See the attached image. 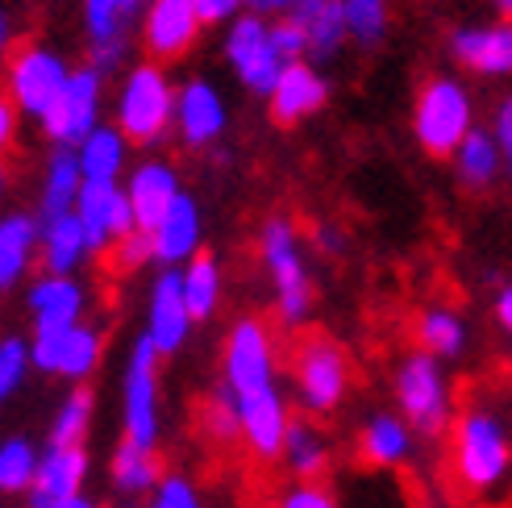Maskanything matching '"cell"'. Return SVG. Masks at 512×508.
Instances as JSON below:
<instances>
[{
	"mask_svg": "<svg viewBox=\"0 0 512 508\" xmlns=\"http://www.w3.org/2000/svg\"><path fill=\"white\" fill-rule=\"evenodd\" d=\"M42 454L30 438H5L0 442V492L5 496H30V488L38 484L42 471Z\"/></svg>",
	"mask_w": 512,
	"mask_h": 508,
	"instance_id": "obj_31",
	"label": "cell"
},
{
	"mask_svg": "<svg viewBox=\"0 0 512 508\" xmlns=\"http://www.w3.org/2000/svg\"><path fill=\"white\" fill-rule=\"evenodd\" d=\"M25 309H30L34 334L71 329V325H84L88 292L80 279H71V275H42L30 284V292H25Z\"/></svg>",
	"mask_w": 512,
	"mask_h": 508,
	"instance_id": "obj_16",
	"label": "cell"
},
{
	"mask_svg": "<svg viewBox=\"0 0 512 508\" xmlns=\"http://www.w3.org/2000/svg\"><path fill=\"white\" fill-rule=\"evenodd\" d=\"M417 142L429 155H458V146L471 134V96L458 80H429L417 96V117H413Z\"/></svg>",
	"mask_w": 512,
	"mask_h": 508,
	"instance_id": "obj_7",
	"label": "cell"
},
{
	"mask_svg": "<svg viewBox=\"0 0 512 508\" xmlns=\"http://www.w3.org/2000/svg\"><path fill=\"white\" fill-rule=\"evenodd\" d=\"M325 105V80L309 67V63H292L284 71V80L271 92V117L279 125H292L300 117H309Z\"/></svg>",
	"mask_w": 512,
	"mask_h": 508,
	"instance_id": "obj_24",
	"label": "cell"
},
{
	"mask_svg": "<svg viewBox=\"0 0 512 508\" xmlns=\"http://www.w3.org/2000/svg\"><path fill=\"white\" fill-rule=\"evenodd\" d=\"M146 259H155V238H150L146 230H134L130 238H121V242L113 246V267H117V271H134V267H142Z\"/></svg>",
	"mask_w": 512,
	"mask_h": 508,
	"instance_id": "obj_42",
	"label": "cell"
},
{
	"mask_svg": "<svg viewBox=\"0 0 512 508\" xmlns=\"http://www.w3.org/2000/svg\"><path fill=\"white\" fill-rule=\"evenodd\" d=\"M242 0H196V9L204 21H225V17H234L238 13Z\"/></svg>",
	"mask_w": 512,
	"mask_h": 508,
	"instance_id": "obj_45",
	"label": "cell"
},
{
	"mask_svg": "<svg viewBox=\"0 0 512 508\" xmlns=\"http://www.w3.org/2000/svg\"><path fill=\"white\" fill-rule=\"evenodd\" d=\"M271 46H275V55L292 67V63H304V55H309V34H304L292 17H284L271 25Z\"/></svg>",
	"mask_w": 512,
	"mask_h": 508,
	"instance_id": "obj_41",
	"label": "cell"
},
{
	"mask_svg": "<svg viewBox=\"0 0 512 508\" xmlns=\"http://www.w3.org/2000/svg\"><path fill=\"white\" fill-rule=\"evenodd\" d=\"M34 350V367L46 375L71 379L75 388H84V379L100 367V350H105V338H100L96 325H71V329H50V334H34L30 342Z\"/></svg>",
	"mask_w": 512,
	"mask_h": 508,
	"instance_id": "obj_9",
	"label": "cell"
},
{
	"mask_svg": "<svg viewBox=\"0 0 512 508\" xmlns=\"http://www.w3.org/2000/svg\"><path fill=\"white\" fill-rule=\"evenodd\" d=\"M225 55L234 63V71L242 75L246 88L267 92V96L279 88V80H284V71H288V63L279 59L271 46V25H263L254 13L234 21V30L225 38Z\"/></svg>",
	"mask_w": 512,
	"mask_h": 508,
	"instance_id": "obj_11",
	"label": "cell"
},
{
	"mask_svg": "<svg viewBox=\"0 0 512 508\" xmlns=\"http://www.w3.org/2000/svg\"><path fill=\"white\" fill-rule=\"evenodd\" d=\"M34 367V350H30V342L25 338H5L0 342V396H13L17 388H21V379H25V371Z\"/></svg>",
	"mask_w": 512,
	"mask_h": 508,
	"instance_id": "obj_40",
	"label": "cell"
},
{
	"mask_svg": "<svg viewBox=\"0 0 512 508\" xmlns=\"http://www.w3.org/2000/svg\"><path fill=\"white\" fill-rule=\"evenodd\" d=\"M125 196H130V205H134L138 230L155 234V225L167 217V209L179 200V184H175L171 167H163V163H146V167L134 171V180H130V188H125Z\"/></svg>",
	"mask_w": 512,
	"mask_h": 508,
	"instance_id": "obj_20",
	"label": "cell"
},
{
	"mask_svg": "<svg viewBox=\"0 0 512 508\" xmlns=\"http://www.w3.org/2000/svg\"><path fill=\"white\" fill-rule=\"evenodd\" d=\"M342 9H346L350 34L358 42H363V46L379 42L383 25H388V0H342Z\"/></svg>",
	"mask_w": 512,
	"mask_h": 508,
	"instance_id": "obj_38",
	"label": "cell"
},
{
	"mask_svg": "<svg viewBox=\"0 0 512 508\" xmlns=\"http://www.w3.org/2000/svg\"><path fill=\"white\" fill-rule=\"evenodd\" d=\"M221 384L238 404L246 454L259 463H279L296 417L288 413V396L275 375V338L259 317H242L225 334Z\"/></svg>",
	"mask_w": 512,
	"mask_h": 508,
	"instance_id": "obj_1",
	"label": "cell"
},
{
	"mask_svg": "<svg viewBox=\"0 0 512 508\" xmlns=\"http://www.w3.org/2000/svg\"><path fill=\"white\" fill-rule=\"evenodd\" d=\"M175 113H179V130H184V138L192 146L213 142L225 130V105H221V96L209 84H200V80H192L184 92H179Z\"/></svg>",
	"mask_w": 512,
	"mask_h": 508,
	"instance_id": "obj_27",
	"label": "cell"
},
{
	"mask_svg": "<svg viewBox=\"0 0 512 508\" xmlns=\"http://www.w3.org/2000/svg\"><path fill=\"white\" fill-rule=\"evenodd\" d=\"M84 254H92L88 246V230L80 217H59V221H42V267L46 275H71L80 267Z\"/></svg>",
	"mask_w": 512,
	"mask_h": 508,
	"instance_id": "obj_28",
	"label": "cell"
},
{
	"mask_svg": "<svg viewBox=\"0 0 512 508\" xmlns=\"http://www.w3.org/2000/svg\"><path fill=\"white\" fill-rule=\"evenodd\" d=\"M200 434L217 442V446H242V417H238V404L229 396L225 384H217L200 404Z\"/></svg>",
	"mask_w": 512,
	"mask_h": 508,
	"instance_id": "obj_36",
	"label": "cell"
},
{
	"mask_svg": "<svg viewBox=\"0 0 512 508\" xmlns=\"http://www.w3.org/2000/svg\"><path fill=\"white\" fill-rule=\"evenodd\" d=\"M392 396H396V413L413 425L417 438H442L446 429H454L458 413H454L450 375L433 354L425 350L404 354L392 375Z\"/></svg>",
	"mask_w": 512,
	"mask_h": 508,
	"instance_id": "obj_3",
	"label": "cell"
},
{
	"mask_svg": "<svg viewBox=\"0 0 512 508\" xmlns=\"http://www.w3.org/2000/svg\"><path fill=\"white\" fill-rule=\"evenodd\" d=\"M0 138H13V105H9V100H5V105H0Z\"/></svg>",
	"mask_w": 512,
	"mask_h": 508,
	"instance_id": "obj_48",
	"label": "cell"
},
{
	"mask_svg": "<svg viewBox=\"0 0 512 508\" xmlns=\"http://www.w3.org/2000/svg\"><path fill=\"white\" fill-rule=\"evenodd\" d=\"M417 454V434L400 413H371L358 429V459L367 467L392 471Z\"/></svg>",
	"mask_w": 512,
	"mask_h": 508,
	"instance_id": "obj_18",
	"label": "cell"
},
{
	"mask_svg": "<svg viewBox=\"0 0 512 508\" xmlns=\"http://www.w3.org/2000/svg\"><path fill=\"white\" fill-rule=\"evenodd\" d=\"M80 192H84V167H80V155H71L67 146H59L55 155H50L46 184H42V221L71 217L75 205H80Z\"/></svg>",
	"mask_w": 512,
	"mask_h": 508,
	"instance_id": "obj_26",
	"label": "cell"
},
{
	"mask_svg": "<svg viewBox=\"0 0 512 508\" xmlns=\"http://www.w3.org/2000/svg\"><path fill=\"white\" fill-rule=\"evenodd\" d=\"M275 508H338V496L325 484H292L279 492Z\"/></svg>",
	"mask_w": 512,
	"mask_h": 508,
	"instance_id": "obj_43",
	"label": "cell"
},
{
	"mask_svg": "<svg viewBox=\"0 0 512 508\" xmlns=\"http://www.w3.org/2000/svg\"><path fill=\"white\" fill-rule=\"evenodd\" d=\"M159 359L163 354L142 334L125 359L121 375V442L159 450L163 434V404H159Z\"/></svg>",
	"mask_w": 512,
	"mask_h": 508,
	"instance_id": "obj_5",
	"label": "cell"
},
{
	"mask_svg": "<svg viewBox=\"0 0 512 508\" xmlns=\"http://www.w3.org/2000/svg\"><path fill=\"white\" fill-rule=\"evenodd\" d=\"M192 313H188V300H184V279L179 271H163L150 288V304H146V338L155 346L163 359L179 354V346L188 342V329H192Z\"/></svg>",
	"mask_w": 512,
	"mask_h": 508,
	"instance_id": "obj_15",
	"label": "cell"
},
{
	"mask_svg": "<svg viewBox=\"0 0 512 508\" xmlns=\"http://www.w3.org/2000/svg\"><path fill=\"white\" fill-rule=\"evenodd\" d=\"M263 263L275 288L279 325H288V329L304 325L313 313V275L304 267V254H300V242L288 217H271L263 225Z\"/></svg>",
	"mask_w": 512,
	"mask_h": 508,
	"instance_id": "obj_4",
	"label": "cell"
},
{
	"mask_svg": "<svg viewBox=\"0 0 512 508\" xmlns=\"http://www.w3.org/2000/svg\"><path fill=\"white\" fill-rule=\"evenodd\" d=\"M458 175L471 184V188H488L492 180H496V171H500V142H496V134H488V130H471L467 134V142L458 146Z\"/></svg>",
	"mask_w": 512,
	"mask_h": 508,
	"instance_id": "obj_35",
	"label": "cell"
},
{
	"mask_svg": "<svg viewBox=\"0 0 512 508\" xmlns=\"http://www.w3.org/2000/svg\"><path fill=\"white\" fill-rule=\"evenodd\" d=\"M96 100H100V71H92V67L71 71L67 88L59 92V100L42 117L46 134L59 146H84L100 130L96 125Z\"/></svg>",
	"mask_w": 512,
	"mask_h": 508,
	"instance_id": "obj_12",
	"label": "cell"
},
{
	"mask_svg": "<svg viewBox=\"0 0 512 508\" xmlns=\"http://www.w3.org/2000/svg\"><path fill=\"white\" fill-rule=\"evenodd\" d=\"M179 105L159 67H134L117 96V130L134 142H155Z\"/></svg>",
	"mask_w": 512,
	"mask_h": 508,
	"instance_id": "obj_8",
	"label": "cell"
},
{
	"mask_svg": "<svg viewBox=\"0 0 512 508\" xmlns=\"http://www.w3.org/2000/svg\"><path fill=\"white\" fill-rule=\"evenodd\" d=\"M92 413H96V396L88 388H71L55 409V417H50L46 446H84L92 429Z\"/></svg>",
	"mask_w": 512,
	"mask_h": 508,
	"instance_id": "obj_33",
	"label": "cell"
},
{
	"mask_svg": "<svg viewBox=\"0 0 512 508\" xmlns=\"http://www.w3.org/2000/svg\"><path fill=\"white\" fill-rule=\"evenodd\" d=\"M288 17L300 25L304 34H309L313 59H329L346 42V30H350L342 0H296Z\"/></svg>",
	"mask_w": 512,
	"mask_h": 508,
	"instance_id": "obj_25",
	"label": "cell"
},
{
	"mask_svg": "<svg viewBox=\"0 0 512 508\" xmlns=\"http://www.w3.org/2000/svg\"><path fill=\"white\" fill-rule=\"evenodd\" d=\"M179 279H184V300H188L192 321L213 317L217 300H221V267L213 254H196V259L179 271Z\"/></svg>",
	"mask_w": 512,
	"mask_h": 508,
	"instance_id": "obj_34",
	"label": "cell"
},
{
	"mask_svg": "<svg viewBox=\"0 0 512 508\" xmlns=\"http://www.w3.org/2000/svg\"><path fill=\"white\" fill-rule=\"evenodd\" d=\"M454 59L483 75H508L512 71V21L492 25V30H458L454 34Z\"/></svg>",
	"mask_w": 512,
	"mask_h": 508,
	"instance_id": "obj_22",
	"label": "cell"
},
{
	"mask_svg": "<svg viewBox=\"0 0 512 508\" xmlns=\"http://www.w3.org/2000/svg\"><path fill=\"white\" fill-rule=\"evenodd\" d=\"M71 71L63 67L59 55H50L46 46H25L9 63V96L21 113H34L38 121L50 113V105L67 88Z\"/></svg>",
	"mask_w": 512,
	"mask_h": 508,
	"instance_id": "obj_10",
	"label": "cell"
},
{
	"mask_svg": "<svg viewBox=\"0 0 512 508\" xmlns=\"http://www.w3.org/2000/svg\"><path fill=\"white\" fill-rule=\"evenodd\" d=\"M450 471L471 496L496 492L512 471V438L504 417L483 400H471L450 429Z\"/></svg>",
	"mask_w": 512,
	"mask_h": 508,
	"instance_id": "obj_2",
	"label": "cell"
},
{
	"mask_svg": "<svg viewBox=\"0 0 512 508\" xmlns=\"http://www.w3.org/2000/svg\"><path fill=\"white\" fill-rule=\"evenodd\" d=\"M417 346L433 359H458L467 350V325L454 309H425L417 317Z\"/></svg>",
	"mask_w": 512,
	"mask_h": 508,
	"instance_id": "obj_30",
	"label": "cell"
},
{
	"mask_svg": "<svg viewBox=\"0 0 512 508\" xmlns=\"http://www.w3.org/2000/svg\"><path fill=\"white\" fill-rule=\"evenodd\" d=\"M250 5L259 9V13H279V9H292L296 0H250Z\"/></svg>",
	"mask_w": 512,
	"mask_h": 508,
	"instance_id": "obj_49",
	"label": "cell"
},
{
	"mask_svg": "<svg viewBox=\"0 0 512 508\" xmlns=\"http://www.w3.org/2000/svg\"><path fill=\"white\" fill-rule=\"evenodd\" d=\"M63 508H100V500H92V496H80V500H71V504H63Z\"/></svg>",
	"mask_w": 512,
	"mask_h": 508,
	"instance_id": "obj_50",
	"label": "cell"
},
{
	"mask_svg": "<svg viewBox=\"0 0 512 508\" xmlns=\"http://www.w3.org/2000/svg\"><path fill=\"white\" fill-rule=\"evenodd\" d=\"M163 463L159 450H146L134 442H117L113 459H109V488L121 504H142L150 492L163 484Z\"/></svg>",
	"mask_w": 512,
	"mask_h": 508,
	"instance_id": "obj_19",
	"label": "cell"
},
{
	"mask_svg": "<svg viewBox=\"0 0 512 508\" xmlns=\"http://www.w3.org/2000/svg\"><path fill=\"white\" fill-rule=\"evenodd\" d=\"M317 242H321L329 254H338V250H342V238H338L334 230H329V225H321V230H317Z\"/></svg>",
	"mask_w": 512,
	"mask_h": 508,
	"instance_id": "obj_47",
	"label": "cell"
},
{
	"mask_svg": "<svg viewBox=\"0 0 512 508\" xmlns=\"http://www.w3.org/2000/svg\"><path fill=\"white\" fill-rule=\"evenodd\" d=\"M38 246H42V221L25 217V213H13L0 221V288L17 284Z\"/></svg>",
	"mask_w": 512,
	"mask_h": 508,
	"instance_id": "obj_29",
	"label": "cell"
},
{
	"mask_svg": "<svg viewBox=\"0 0 512 508\" xmlns=\"http://www.w3.org/2000/svg\"><path fill=\"white\" fill-rule=\"evenodd\" d=\"M75 155L84 167V184H117V171L125 163V134L113 125H100Z\"/></svg>",
	"mask_w": 512,
	"mask_h": 508,
	"instance_id": "obj_32",
	"label": "cell"
},
{
	"mask_svg": "<svg viewBox=\"0 0 512 508\" xmlns=\"http://www.w3.org/2000/svg\"><path fill=\"white\" fill-rule=\"evenodd\" d=\"M88 450L84 446H46L42 454V471H38V484L25 496V508H63L71 500L88 496Z\"/></svg>",
	"mask_w": 512,
	"mask_h": 508,
	"instance_id": "obj_14",
	"label": "cell"
},
{
	"mask_svg": "<svg viewBox=\"0 0 512 508\" xmlns=\"http://www.w3.org/2000/svg\"><path fill=\"white\" fill-rule=\"evenodd\" d=\"M142 508H209V504H204L200 488L192 484L184 471H167L163 484L142 500Z\"/></svg>",
	"mask_w": 512,
	"mask_h": 508,
	"instance_id": "obj_39",
	"label": "cell"
},
{
	"mask_svg": "<svg viewBox=\"0 0 512 508\" xmlns=\"http://www.w3.org/2000/svg\"><path fill=\"white\" fill-rule=\"evenodd\" d=\"M496 142H500V155H504V163L512 167V96L500 105V113H496Z\"/></svg>",
	"mask_w": 512,
	"mask_h": 508,
	"instance_id": "obj_44",
	"label": "cell"
},
{
	"mask_svg": "<svg viewBox=\"0 0 512 508\" xmlns=\"http://www.w3.org/2000/svg\"><path fill=\"white\" fill-rule=\"evenodd\" d=\"M279 463H284V471L296 479V484H321L325 471H329V438L309 417H296Z\"/></svg>",
	"mask_w": 512,
	"mask_h": 508,
	"instance_id": "obj_23",
	"label": "cell"
},
{
	"mask_svg": "<svg viewBox=\"0 0 512 508\" xmlns=\"http://www.w3.org/2000/svg\"><path fill=\"white\" fill-rule=\"evenodd\" d=\"M75 217L84 221L92 254H105L109 246H117L121 238H130L138 230L130 196H125L117 184H84L80 205H75Z\"/></svg>",
	"mask_w": 512,
	"mask_h": 508,
	"instance_id": "obj_13",
	"label": "cell"
},
{
	"mask_svg": "<svg viewBox=\"0 0 512 508\" xmlns=\"http://www.w3.org/2000/svg\"><path fill=\"white\" fill-rule=\"evenodd\" d=\"M346 388H350L346 350L329 338H304L292 359V392H296L300 409L309 417L334 413L346 400Z\"/></svg>",
	"mask_w": 512,
	"mask_h": 508,
	"instance_id": "obj_6",
	"label": "cell"
},
{
	"mask_svg": "<svg viewBox=\"0 0 512 508\" xmlns=\"http://www.w3.org/2000/svg\"><path fill=\"white\" fill-rule=\"evenodd\" d=\"M155 259L175 267V263H192L196 259V246H200V213L192 205V196L179 192V200L167 209V217L155 225Z\"/></svg>",
	"mask_w": 512,
	"mask_h": 508,
	"instance_id": "obj_21",
	"label": "cell"
},
{
	"mask_svg": "<svg viewBox=\"0 0 512 508\" xmlns=\"http://www.w3.org/2000/svg\"><path fill=\"white\" fill-rule=\"evenodd\" d=\"M492 5H496V9H500L508 21H512V0H492Z\"/></svg>",
	"mask_w": 512,
	"mask_h": 508,
	"instance_id": "obj_51",
	"label": "cell"
},
{
	"mask_svg": "<svg viewBox=\"0 0 512 508\" xmlns=\"http://www.w3.org/2000/svg\"><path fill=\"white\" fill-rule=\"evenodd\" d=\"M138 5H142V0H88V5H84V21H88L92 46L121 42V25L138 13Z\"/></svg>",
	"mask_w": 512,
	"mask_h": 508,
	"instance_id": "obj_37",
	"label": "cell"
},
{
	"mask_svg": "<svg viewBox=\"0 0 512 508\" xmlns=\"http://www.w3.org/2000/svg\"><path fill=\"white\" fill-rule=\"evenodd\" d=\"M196 0H150L146 9V50L155 59H179L200 30Z\"/></svg>",
	"mask_w": 512,
	"mask_h": 508,
	"instance_id": "obj_17",
	"label": "cell"
},
{
	"mask_svg": "<svg viewBox=\"0 0 512 508\" xmlns=\"http://www.w3.org/2000/svg\"><path fill=\"white\" fill-rule=\"evenodd\" d=\"M496 321L504 325V334H512V284L496 292Z\"/></svg>",
	"mask_w": 512,
	"mask_h": 508,
	"instance_id": "obj_46",
	"label": "cell"
}]
</instances>
